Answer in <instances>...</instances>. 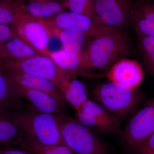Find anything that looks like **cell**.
<instances>
[{"instance_id": "27", "label": "cell", "mask_w": 154, "mask_h": 154, "mask_svg": "<svg viewBox=\"0 0 154 154\" xmlns=\"http://www.w3.org/2000/svg\"><path fill=\"white\" fill-rule=\"evenodd\" d=\"M13 36L12 30L9 25L0 24V48Z\"/></svg>"}, {"instance_id": "12", "label": "cell", "mask_w": 154, "mask_h": 154, "mask_svg": "<svg viewBox=\"0 0 154 154\" xmlns=\"http://www.w3.org/2000/svg\"><path fill=\"white\" fill-rule=\"evenodd\" d=\"M49 57L61 69L74 76L87 78H97L102 75L93 72L83 53L79 54H70L63 49L50 51Z\"/></svg>"}, {"instance_id": "30", "label": "cell", "mask_w": 154, "mask_h": 154, "mask_svg": "<svg viewBox=\"0 0 154 154\" xmlns=\"http://www.w3.org/2000/svg\"><path fill=\"white\" fill-rule=\"evenodd\" d=\"M154 154V153H151V154Z\"/></svg>"}, {"instance_id": "8", "label": "cell", "mask_w": 154, "mask_h": 154, "mask_svg": "<svg viewBox=\"0 0 154 154\" xmlns=\"http://www.w3.org/2000/svg\"><path fill=\"white\" fill-rule=\"evenodd\" d=\"M75 112L77 121L97 133L109 135L120 131L119 118L94 100L88 99Z\"/></svg>"}, {"instance_id": "14", "label": "cell", "mask_w": 154, "mask_h": 154, "mask_svg": "<svg viewBox=\"0 0 154 154\" xmlns=\"http://www.w3.org/2000/svg\"><path fill=\"white\" fill-rule=\"evenodd\" d=\"M13 85L19 99L27 100L28 104L36 110L54 116L64 113V110L57 100L49 94L23 86Z\"/></svg>"}, {"instance_id": "5", "label": "cell", "mask_w": 154, "mask_h": 154, "mask_svg": "<svg viewBox=\"0 0 154 154\" xmlns=\"http://www.w3.org/2000/svg\"><path fill=\"white\" fill-rule=\"evenodd\" d=\"M94 101L119 118L129 114L140 100L137 90L109 82L100 84L93 91Z\"/></svg>"}, {"instance_id": "1", "label": "cell", "mask_w": 154, "mask_h": 154, "mask_svg": "<svg viewBox=\"0 0 154 154\" xmlns=\"http://www.w3.org/2000/svg\"><path fill=\"white\" fill-rule=\"evenodd\" d=\"M8 111L25 138L42 145L65 144L54 116L40 112L25 102L19 108Z\"/></svg>"}, {"instance_id": "17", "label": "cell", "mask_w": 154, "mask_h": 154, "mask_svg": "<svg viewBox=\"0 0 154 154\" xmlns=\"http://www.w3.org/2000/svg\"><path fill=\"white\" fill-rule=\"evenodd\" d=\"M50 35L58 38L63 49L70 54L82 53L85 46L88 36L79 30L72 29H54L48 30Z\"/></svg>"}, {"instance_id": "11", "label": "cell", "mask_w": 154, "mask_h": 154, "mask_svg": "<svg viewBox=\"0 0 154 154\" xmlns=\"http://www.w3.org/2000/svg\"><path fill=\"white\" fill-rule=\"evenodd\" d=\"M104 76L109 82L137 90L142 83L145 74L137 61L125 58L116 63Z\"/></svg>"}, {"instance_id": "3", "label": "cell", "mask_w": 154, "mask_h": 154, "mask_svg": "<svg viewBox=\"0 0 154 154\" xmlns=\"http://www.w3.org/2000/svg\"><path fill=\"white\" fill-rule=\"evenodd\" d=\"M131 47L125 33L94 38L83 54L91 67L107 72L116 63L126 58Z\"/></svg>"}, {"instance_id": "21", "label": "cell", "mask_w": 154, "mask_h": 154, "mask_svg": "<svg viewBox=\"0 0 154 154\" xmlns=\"http://www.w3.org/2000/svg\"><path fill=\"white\" fill-rule=\"evenodd\" d=\"M25 0H0V24L9 25L19 15L25 14Z\"/></svg>"}, {"instance_id": "24", "label": "cell", "mask_w": 154, "mask_h": 154, "mask_svg": "<svg viewBox=\"0 0 154 154\" xmlns=\"http://www.w3.org/2000/svg\"><path fill=\"white\" fill-rule=\"evenodd\" d=\"M96 1V0H66L64 4L66 9H69L70 12L85 15L99 22L95 12Z\"/></svg>"}, {"instance_id": "16", "label": "cell", "mask_w": 154, "mask_h": 154, "mask_svg": "<svg viewBox=\"0 0 154 154\" xmlns=\"http://www.w3.org/2000/svg\"><path fill=\"white\" fill-rule=\"evenodd\" d=\"M25 136L8 110L0 109V147H19Z\"/></svg>"}, {"instance_id": "4", "label": "cell", "mask_w": 154, "mask_h": 154, "mask_svg": "<svg viewBox=\"0 0 154 154\" xmlns=\"http://www.w3.org/2000/svg\"><path fill=\"white\" fill-rule=\"evenodd\" d=\"M0 68L5 71L23 72L52 81L60 91L74 76L63 71L51 59L41 55L25 59H0Z\"/></svg>"}, {"instance_id": "20", "label": "cell", "mask_w": 154, "mask_h": 154, "mask_svg": "<svg viewBox=\"0 0 154 154\" xmlns=\"http://www.w3.org/2000/svg\"><path fill=\"white\" fill-rule=\"evenodd\" d=\"M24 102L17 96L13 84L5 72L0 68V109H17Z\"/></svg>"}, {"instance_id": "23", "label": "cell", "mask_w": 154, "mask_h": 154, "mask_svg": "<svg viewBox=\"0 0 154 154\" xmlns=\"http://www.w3.org/2000/svg\"><path fill=\"white\" fill-rule=\"evenodd\" d=\"M137 36L142 59L146 70L154 78V38Z\"/></svg>"}, {"instance_id": "29", "label": "cell", "mask_w": 154, "mask_h": 154, "mask_svg": "<svg viewBox=\"0 0 154 154\" xmlns=\"http://www.w3.org/2000/svg\"><path fill=\"white\" fill-rule=\"evenodd\" d=\"M0 148V154H33L25 149L17 146H4Z\"/></svg>"}, {"instance_id": "28", "label": "cell", "mask_w": 154, "mask_h": 154, "mask_svg": "<svg viewBox=\"0 0 154 154\" xmlns=\"http://www.w3.org/2000/svg\"><path fill=\"white\" fill-rule=\"evenodd\" d=\"M137 150L142 154L154 153V132Z\"/></svg>"}, {"instance_id": "25", "label": "cell", "mask_w": 154, "mask_h": 154, "mask_svg": "<svg viewBox=\"0 0 154 154\" xmlns=\"http://www.w3.org/2000/svg\"><path fill=\"white\" fill-rule=\"evenodd\" d=\"M132 7V13L154 24V1L138 0Z\"/></svg>"}, {"instance_id": "22", "label": "cell", "mask_w": 154, "mask_h": 154, "mask_svg": "<svg viewBox=\"0 0 154 154\" xmlns=\"http://www.w3.org/2000/svg\"><path fill=\"white\" fill-rule=\"evenodd\" d=\"M20 147L33 154H75L65 144L45 146L28 139H25Z\"/></svg>"}, {"instance_id": "19", "label": "cell", "mask_w": 154, "mask_h": 154, "mask_svg": "<svg viewBox=\"0 0 154 154\" xmlns=\"http://www.w3.org/2000/svg\"><path fill=\"white\" fill-rule=\"evenodd\" d=\"M39 55L38 53L16 36H12L0 48V59H25Z\"/></svg>"}, {"instance_id": "2", "label": "cell", "mask_w": 154, "mask_h": 154, "mask_svg": "<svg viewBox=\"0 0 154 154\" xmlns=\"http://www.w3.org/2000/svg\"><path fill=\"white\" fill-rule=\"evenodd\" d=\"M65 144L75 154H110L97 133L64 113L54 115Z\"/></svg>"}, {"instance_id": "31", "label": "cell", "mask_w": 154, "mask_h": 154, "mask_svg": "<svg viewBox=\"0 0 154 154\" xmlns=\"http://www.w3.org/2000/svg\"><path fill=\"white\" fill-rule=\"evenodd\" d=\"M139 154H141V153H139Z\"/></svg>"}, {"instance_id": "18", "label": "cell", "mask_w": 154, "mask_h": 154, "mask_svg": "<svg viewBox=\"0 0 154 154\" xmlns=\"http://www.w3.org/2000/svg\"><path fill=\"white\" fill-rule=\"evenodd\" d=\"M76 77L69 80L61 91L66 103L71 105L75 111L89 99L85 85Z\"/></svg>"}, {"instance_id": "7", "label": "cell", "mask_w": 154, "mask_h": 154, "mask_svg": "<svg viewBox=\"0 0 154 154\" xmlns=\"http://www.w3.org/2000/svg\"><path fill=\"white\" fill-rule=\"evenodd\" d=\"M154 132V96L133 116L122 134L124 144L129 149H136Z\"/></svg>"}, {"instance_id": "26", "label": "cell", "mask_w": 154, "mask_h": 154, "mask_svg": "<svg viewBox=\"0 0 154 154\" xmlns=\"http://www.w3.org/2000/svg\"><path fill=\"white\" fill-rule=\"evenodd\" d=\"M132 26L137 35L154 38V24L132 13Z\"/></svg>"}, {"instance_id": "10", "label": "cell", "mask_w": 154, "mask_h": 154, "mask_svg": "<svg viewBox=\"0 0 154 154\" xmlns=\"http://www.w3.org/2000/svg\"><path fill=\"white\" fill-rule=\"evenodd\" d=\"M99 22L124 33L132 26V7L129 0H96Z\"/></svg>"}, {"instance_id": "13", "label": "cell", "mask_w": 154, "mask_h": 154, "mask_svg": "<svg viewBox=\"0 0 154 154\" xmlns=\"http://www.w3.org/2000/svg\"><path fill=\"white\" fill-rule=\"evenodd\" d=\"M3 71L12 84L47 93L54 97L65 110L66 101L57 86L52 81L23 72Z\"/></svg>"}, {"instance_id": "9", "label": "cell", "mask_w": 154, "mask_h": 154, "mask_svg": "<svg viewBox=\"0 0 154 154\" xmlns=\"http://www.w3.org/2000/svg\"><path fill=\"white\" fill-rule=\"evenodd\" d=\"M10 27L13 36L20 38L40 55L49 57V33L40 20L23 14Z\"/></svg>"}, {"instance_id": "15", "label": "cell", "mask_w": 154, "mask_h": 154, "mask_svg": "<svg viewBox=\"0 0 154 154\" xmlns=\"http://www.w3.org/2000/svg\"><path fill=\"white\" fill-rule=\"evenodd\" d=\"M24 8L28 16L44 21L51 20L66 9L64 3L53 0H25Z\"/></svg>"}, {"instance_id": "6", "label": "cell", "mask_w": 154, "mask_h": 154, "mask_svg": "<svg viewBox=\"0 0 154 154\" xmlns=\"http://www.w3.org/2000/svg\"><path fill=\"white\" fill-rule=\"evenodd\" d=\"M48 30L54 29H72L79 30L93 38L124 33L90 17L71 12H63L48 21H41Z\"/></svg>"}]
</instances>
